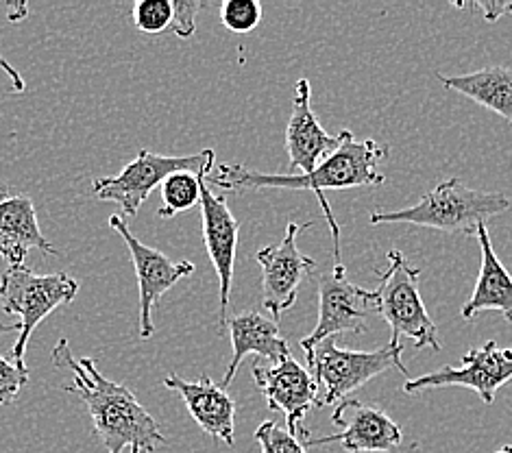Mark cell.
I'll list each match as a JSON object with an SVG mask.
<instances>
[{"instance_id": "1", "label": "cell", "mask_w": 512, "mask_h": 453, "mask_svg": "<svg viewBox=\"0 0 512 453\" xmlns=\"http://www.w3.org/2000/svg\"><path fill=\"white\" fill-rule=\"evenodd\" d=\"M338 149L314 170L312 175H271L258 173L238 164H221L216 175H210L205 183L210 188H221L225 192H258L266 188L284 190H312L319 199L325 220L334 238L336 264H343L340 253V227L334 218L332 205L325 199L323 190H349V188H375L382 186L386 175L380 173V162L388 157V146H380L375 140H356L351 131H340Z\"/></svg>"}, {"instance_id": "2", "label": "cell", "mask_w": 512, "mask_h": 453, "mask_svg": "<svg viewBox=\"0 0 512 453\" xmlns=\"http://www.w3.org/2000/svg\"><path fill=\"white\" fill-rule=\"evenodd\" d=\"M51 360L57 369L72 375L64 390L85 403L94 432L107 453H125V449L153 453L157 445H166L160 423L146 412L136 395L125 384L107 379L92 358H75L66 338L53 347Z\"/></svg>"}, {"instance_id": "3", "label": "cell", "mask_w": 512, "mask_h": 453, "mask_svg": "<svg viewBox=\"0 0 512 453\" xmlns=\"http://www.w3.org/2000/svg\"><path fill=\"white\" fill-rule=\"evenodd\" d=\"M506 210H510L506 194L473 190L460 179H447L406 210L373 212L371 225L406 223L456 236H478V229L486 225V220Z\"/></svg>"}, {"instance_id": "4", "label": "cell", "mask_w": 512, "mask_h": 453, "mask_svg": "<svg viewBox=\"0 0 512 453\" xmlns=\"http://www.w3.org/2000/svg\"><path fill=\"white\" fill-rule=\"evenodd\" d=\"M401 351H404V345L397 338H390L388 345L373 351L340 347L334 338L319 342L306 353L314 382L325 386V397L319 401V408L338 406L353 390L362 388L390 369L408 375L404 360H401Z\"/></svg>"}, {"instance_id": "5", "label": "cell", "mask_w": 512, "mask_h": 453, "mask_svg": "<svg viewBox=\"0 0 512 453\" xmlns=\"http://www.w3.org/2000/svg\"><path fill=\"white\" fill-rule=\"evenodd\" d=\"M79 292V281L66 273L38 275L29 266H9L0 275V308L5 314L18 316L20 334L11 355L14 364L20 369L24 366V353L35 332L48 314H53L59 305L72 303Z\"/></svg>"}, {"instance_id": "6", "label": "cell", "mask_w": 512, "mask_h": 453, "mask_svg": "<svg viewBox=\"0 0 512 453\" xmlns=\"http://www.w3.org/2000/svg\"><path fill=\"white\" fill-rule=\"evenodd\" d=\"M388 266L380 273V288H377V314L390 325L393 338L406 336L412 340L414 349L430 347L441 351L438 327L432 316L425 310L421 299V275L417 266H410L406 255L399 249L388 251Z\"/></svg>"}, {"instance_id": "7", "label": "cell", "mask_w": 512, "mask_h": 453, "mask_svg": "<svg viewBox=\"0 0 512 453\" xmlns=\"http://www.w3.org/2000/svg\"><path fill=\"white\" fill-rule=\"evenodd\" d=\"M214 151L205 149L194 155H157L140 149L136 159L127 164L114 177H99L92 181V192L101 201L116 203L123 216L136 218L142 203L151 192L175 173H192L197 177H210L214 168Z\"/></svg>"}, {"instance_id": "8", "label": "cell", "mask_w": 512, "mask_h": 453, "mask_svg": "<svg viewBox=\"0 0 512 453\" xmlns=\"http://www.w3.org/2000/svg\"><path fill=\"white\" fill-rule=\"evenodd\" d=\"M316 290H319L321 310L319 323L314 332L301 340L303 351H312L319 342L336 338L338 334L353 332L364 334L367 323L364 318L377 314V292L364 290L351 284L345 275V266H334L332 273L316 275Z\"/></svg>"}, {"instance_id": "9", "label": "cell", "mask_w": 512, "mask_h": 453, "mask_svg": "<svg viewBox=\"0 0 512 453\" xmlns=\"http://www.w3.org/2000/svg\"><path fill=\"white\" fill-rule=\"evenodd\" d=\"M512 379V347H497L495 340L484 342L482 347H473L462 358L460 366H443L441 371L408 379L404 384L406 393H421L428 388L462 386L478 393L480 399L491 406L497 390Z\"/></svg>"}, {"instance_id": "10", "label": "cell", "mask_w": 512, "mask_h": 453, "mask_svg": "<svg viewBox=\"0 0 512 453\" xmlns=\"http://www.w3.org/2000/svg\"><path fill=\"white\" fill-rule=\"evenodd\" d=\"M314 227V223H290L282 242L275 247H264L255 253V262L262 268V305L273 314L275 323L297 301L299 288L314 268L312 257L299 251L297 238L301 231Z\"/></svg>"}, {"instance_id": "11", "label": "cell", "mask_w": 512, "mask_h": 453, "mask_svg": "<svg viewBox=\"0 0 512 453\" xmlns=\"http://www.w3.org/2000/svg\"><path fill=\"white\" fill-rule=\"evenodd\" d=\"M253 379L266 397L268 408L284 412L286 430L292 436L308 440L310 432L303 427V419L314 406H319V384L314 382L306 366H301L292 355L277 364L255 360Z\"/></svg>"}, {"instance_id": "12", "label": "cell", "mask_w": 512, "mask_h": 453, "mask_svg": "<svg viewBox=\"0 0 512 453\" xmlns=\"http://www.w3.org/2000/svg\"><path fill=\"white\" fill-rule=\"evenodd\" d=\"M109 227L123 238L127 244L133 268H136L138 288H140V338L149 340L155 334L153 310L166 292L179 284L181 279L194 273V264L188 260L173 262L153 247H146L136 236L131 234L129 225L123 216H109Z\"/></svg>"}, {"instance_id": "13", "label": "cell", "mask_w": 512, "mask_h": 453, "mask_svg": "<svg viewBox=\"0 0 512 453\" xmlns=\"http://www.w3.org/2000/svg\"><path fill=\"white\" fill-rule=\"evenodd\" d=\"M332 423L340 427L338 434L303 440V447H321L338 443L349 453H386L401 445V427L390 416L364 406L358 399H343L332 414Z\"/></svg>"}, {"instance_id": "14", "label": "cell", "mask_w": 512, "mask_h": 453, "mask_svg": "<svg viewBox=\"0 0 512 453\" xmlns=\"http://www.w3.org/2000/svg\"><path fill=\"white\" fill-rule=\"evenodd\" d=\"M201 218H203V240L214 271L218 275V286H221V310H218V334H225L227 329V308L231 295V281H234L236 251H238V234L240 225L236 216L231 214L225 194H214L207 186L205 179L201 181Z\"/></svg>"}, {"instance_id": "15", "label": "cell", "mask_w": 512, "mask_h": 453, "mask_svg": "<svg viewBox=\"0 0 512 453\" xmlns=\"http://www.w3.org/2000/svg\"><path fill=\"white\" fill-rule=\"evenodd\" d=\"M295 101L286 127V151H288V175L303 170V175H312L325 159L338 149V136H329L314 116L310 105V81L299 79L295 85Z\"/></svg>"}, {"instance_id": "16", "label": "cell", "mask_w": 512, "mask_h": 453, "mask_svg": "<svg viewBox=\"0 0 512 453\" xmlns=\"http://www.w3.org/2000/svg\"><path fill=\"white\" fill-rule=\"evenodd\" d=\"M168 390H175L184 399L190 416L205 434H210L225 445L234 447L236 432V401L229 397L221 384H214L210 377H201L197 382H188L179 375H168L164 379Z\"/></svg>"}, {"instance_id": "17", "label": "cell", "mask_w": 512, "mask_h": 453, "mask_svg": "<svg viewBox=\"0 0 512 453\" xmlns=\"http://www.w3.org/2000/svg\"><path fill=\"white\" fill-rule=\"evenodd\" d=\"M227 329H229L231 349H234V353H231L229 366L221 382L225 390L231 382H234L242 360L251 353L260 355V360H266L271 364L290 358L288 340L279 334L277 323L258 312H240L236 316L227 318Z\"/></svg>"}, {"instance_id": "18", "label": "cell", "mask_w": 512, "mask_h": 453, "mask_svg": "<svg viewBox=\"0 0 512 453\" xmlns=\"http://www.w3.org/2000/svg\"><path fill=\"white\" fill-rule=\"evenodd\" d=\"M33 249L57 255L53 244L42 234L33 201L27 194L0 199V257L9 266H22Z\"/></svg>"}, {"instance_id": "19", "label": "cell", "mask_w": 512, "mask_h": 453, "mask_svg": "<svg viewBox=\"0 0 512 453\" xmlns=\"http://www.w3.org/2000/svg\"><path fill=\"white\" fill-rule=\"evenodd\" d=\"M478 240H480V277L471 299L462 305V318L465 321H473L475 316L495 310L502 312L508 323H512V277L499 262V257L491 244V236L486 225L478 229Z\"/></svg>"}, {"instance_id": "20", "label": "cell", "mask_w": 512, "mask_h": 453, "mask_svg": "<svg viewBox=\"0 0 512 453\" xmlns=\"http://www.w3.org/2000/svg\"><path fill=\"white\" fill-rule=\"evenodd\" d=\"M438 79L447 90L467 96L512 125V68L493 66L458 77H445L438 72Z\"/></svg>"}, {"instance_id": "21", "label": "cell", "mask_w": 512, "mask_h": 453, "mask_svg": "<svg viewBox=\"0 0 512 453\" xmlns=\"http://www.w3.org/2000/svg\"><path fill=\"white\" fill-rule=\"evenodd\" d=\"M192 173H175L162 183V207L157 210L160 218H175L192 210L201 201V181Z\"/></svg>"}, {"instance_id": "22", "label": "cell", "mask_w": 512, "mask_h": 453, "mask_svg": "<svg viewBox=\"0 0 512 453\" xmlns=\"http://www.w3.org/2000/svg\"><path fill=\"white\" fill-rule=\"evenodd\" d=\"M133 27L146 35H157L173 24V3L170 0H138L131 11Z\"/></svg>"}, {"instance_id": "23", "label": "cell", "mask_w": 512, "mask_h": 453, "mask_svg": "<svg viewBox=\"0 0 512 453\" xmlns=\"http://www.w3.org/2000/svg\"><path fill=\"white\" fill-rule=\"evenodd\" d=\"M221 22L231 33H249L262 22V5L258 0H225Z\"/></svg>"}, {"instance_id": "24", "label": "cell", "mask_w": 512, "mask_h": 453, "mask_svg": "<svg viewBox=\"0 0 512 453\" xmlns=\"http://www.w3.org/2000/svg\"><path fill=\"white\" fill-rule=\"evenodd\" d=\"M255 440L260 443L262 453H306L301 440L275 421H264L255 430Z\"/></svg>"}, {"instance_id": "25", "label": "cell", "mask_w": 512, "mask_h": 453, "mask_svg": "<svg viewBox=\"0 0 512 453\" xmlns=\"http://www.w3.org/2000/svg\"><path fill=\"white\" fill-rule=\"evenodd\" d=\"M24 384H29V369H20L0 355V406L14 403Z\"/></svg>"}, {"instance_id": "26", "label": "cell", "mask_w": 512, "mask_h": 453, "mask_svg": "<svg viewBox=\"0 0 512 453\" xmlns=\"http://www.w3.org/2000/svg\"><path fill=\"white\" fill-rule=\"evenodd\" d=\"M203 3H197V0H177L173 3V24L170 29L175 31L177 38L188 40L197 31V16L203 9Z\"/></svg>"}, {"instance_id": "27", "label": "cell", "mask_w": 512, "mask_h": 453, "mask_svg": "<svg viewBox=\"0 0 512 453\" xmlns=\"http://www.w3.org/2000/svg\"><path fill=\"white\" fill-rule=\"evenodd\" d=\"M471 7L480 9L489 22H497L502 16L512 14V3H502V0H478Z\"/></svg>"}, {"instance_id": "28", "label": "cell", "mask_w": 512, "mask_h": 453, "mask_svg": "<svg viewBox=\"0 0 512 453\" xmlns=\"http://www.w3.org/2000/svg\"><path fill=\"white\" fill-rule=\"evenodd\" d=\"M0 70L5 72V75L11 79V83H14V92H24V88H27V85H24V79L20 77V72L9 64V61L0 55Z\"/></svg>"}, {"instance_id": "29", "label": "cell", "mask_w": 512, "mask_h": 453, "mask_svg": "<svg viewBox=\"0 0 512 453\" xmlns=\"http://www.w3.org/2000/svg\"><path fill=\"white\" fill-rule=\"evenodd\" d=\"M14 332L20 334V323H11V325L0 323V334H14Z\"/></svg>"}, {"instance_id": "30", "label": "cell", "mask_w": 512, "mask_h": 453, "mask_svg": "<svg viewBox=\"0 0 512 453\" xmlns=\"http://www.w3.org/2000/svg\"><path fill=\"white\" fill-rule=\"evenodd\" d=\"M7 197H11V188H9V183L0 177V199H7Z\"/></svg>"}, {"instance_id": "31", "label": "cell", "mask_w": 512, "mask_h": 453, "mask_svg": "<svg viewBox=\"0 0 512 453\" xmlns=\"http://www.w3.org/2000/svg\"><path fill=\"white\" fill-rule=\"evenodd\" d=\"M495 453H512V445H508V447H502V449L495 451Z\"/></svg>"}, {"instance_id": "32", "label": "cell", "mask_w": 512, "mask_h": 453, "mask_svg": "<svg viewBox=\"0 0 512 453\" xmlns=\"http://www.w3.org/2000/svg\"><path fill=\"white\" fill-rule=\"evenodd\" d=\"M129 453H140L138 449H129Z\"/></svg>"}]
</instances>
